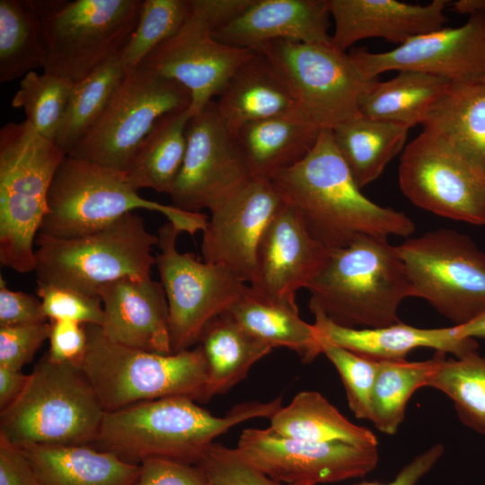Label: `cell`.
Masks as SVG:
<instances>
[{
	"mask_svg": "<svg viewBox=\"0 0 485 485\" xmlns=\"http://www.w3.org/2000/svg\"><path fill=\"white\" fill-rule=\"evenodd\" d=\"M126 75L118 55L75 84L55 140L66 154L93 129Z\"/></svg>",
	"mask_w": 485,
	"mask_h": 485,
	"instance_id": "e575fe53",
	"label": "cell"
},
{
	"mask_svg": "<svg viewBox=\"0 0 485 485\" xmlns=\"http://www.w3.org/2000/svg\"><path fill=\"white\" fill-rule=\"evenodd\" d=\"M181 232L167 222L158 229L155 265L168 304L172 353L198 343L207 324L226 312L248 286L229 269L177 250Z\"/></svg>",
	"mask_w": 485,
	"mask_h": 485,
	"instance_id": "4fadbf2b",
	"label": "cell"
},
{
	"mask_svg": "<svg viewBox=\"0 0 485 485\" xmlns=\"http://www.w3.org/2000/svg\"><path fill=\"white\" fill-rule=\"evenodd\" d=\"M30 378L21 370L0 367V410L10 406L22 392Z\"/></svg>",
	"mask_w": 485,
	"mask_h": 485,
	"instance_id": "816d5d0a",
	"label": "cell"
},
{
	"mask_svg": "<svg viewBox=\"0 0 485 485\" xmlns=\"http://www.w3.org/2000/svg\"><path fill=\"white\" fill-rule=\"evenodd\" d=\"M451 81L418 72L400 71L392 79L377 81L360 104L362 116L405 126L422 124Z\"/></svg>",
	"mask_w": 485,
	"mask_h": 485,
	"instance_id": "d6a6232c",
	"label": "cell"
},
{
	"mask_svg": "<svg viewBox=\"0 0 485 485\" xmlns=\"http://www.w3.org/2000/svg\"><path fill=\"white\" fill-rule=\"evenodd\" d=\"M48 340L46 355L50 360L80 366L88 343L85 325L69 321L50 322Z\"/></svg>",
	"mask_w": 485,
	"mask_h": 485,
	"instance_id": "bcb514c9",
	"label": "cell"
},
{
	"mask_svg": "<svg viewBox=\"0 0 485 485\" xmlns=\"http://www.w3.org/2000/svg\"><path fill=\"white\" fill-rule=\"evenodd\" d=\"M74 85L56 75L32 71L21 79L11 105L22 109L25 120L41 137L55 142Z\"/></svg>",
	"mask_w": 485,
	"mask_h": 485,
	"instance_id": "f35d334b",
	"label": "cell"
},
{
	"mask_svg": "<svg viewBox=\"0 0 485 485\" xmlns=\"http://www.w3.org/2000/svg\"><path fill=\"white\" fill-rule=\"evenodd\" d=\"M321 130L298 109L245 126L236 140L252 178L272 181L306 156Z\"/></svg>",
	"mask_w": 485,
	"mask_h": 485,
	"instance_id": "484cf974",
	"label": "cell"
},
{
	"mask_svg": "<svg viewBox=\"0 0 485 485\" xmlns=\"http://www.w3.org/2000/svg\"><path fill=\"white\" fill-rule=\"evenodd\" d=\"M252 0H190L214 30V33L238 17Z\"/></svg>",
	"mask_w": 485,
	"mask_h": 485,
	"instance_id": "681fc988",
	"label": "cell"
},
{
	"mask_svg": "<svg viewBox=\"0 0 485 485\" xmlns=\"http://www.w3.org/2000/svg\"><path fill=\"white\" fill-rule=\"evenodd\" d=\"M331 18L328 0H252L214 36L225 44L254 51L278 40L331 44Z\"/></svg>",
	"mask_w": 485,
	"mask_h": 485,
	"instance_id": "603a6c76",
	"label": "cell"
},
{
	"mask_svg": "<svg viewBox=\"0 0 485 485\" xmlns=\"http://www.w3.org/2000/svg\"><path fill=\"white\" fill-rule=\"evenodd\" d=\"M209 485H282L247 462L237 448L213 443L197 463Z\"/></svg>",
	"mask_w": 485,
	"mask_h": 485,
	"instance_id": "7bdbcfd3",
	"label": "cell"
},
{
	"mask_svg": "<svg viewBox=\"0 0 485 485\" xmlns=\"http://www.w3.org/2000/svg\"><path fill=\"white\" fill-rule=\"evenodd\" d=\"M45 47L39 19L25 0L0 1V82L42 68Z\"/></svg>",
	"mask_w": 485,
	"mask_h": 485,
	"instance_id": "d590c367",
	"label": "cell"
},
{
	"mask_svg": "<svg viewBox=\"0 0 485 485\" xmlns=\"http://www.w3.org/2000/svg\"><path fill=\"white\" fill-rule=\"evenodd\" d=\"M66 154L26 120L0 130V262L35 271V240L48 212V195Z\"/></svg>",
	"mask_w": 485,
	"mask_h": 485,
	"instance_id": "5b68a950",
	"label": "cell"
},
{
	"mask_svg": "<svg viewBox=\"0 0 485 485\" xmlns=\"http://www.w3.org/2000/svg\"><path fill=\"white\" fill-rule=\"evenodd\" d=\"M283 204L271 181L252 179L209 211L202 232L203 261L222 266L250 284L260 241Z\"/></svg>",
	"mask_w": 485,
	"mask_h": 485,
	"instance_id": "d6986e66",
	"label": "cell"
},
{
	"mask_svg": "<svg viewBox=\"0 0 485 485\" xmlns=\"http://www.w3.org/2000/svg\"><path fill=\"white\" fill-rule=\"evenodd\" d=\"M455 334L462 339L485 338V313L472 321L462 324L454 325Z\"/></svg>",
	"mask_w": 485,
	"mask_h": 485,
	"instance_id": "f5cc1de1",
	"label": "cell"
},
{
	"mask_svg": "<svg viewBox=\"0 0 485 485\" xmlns=\"http://www.w3.org/2000/svg\"><path fill=\"white\" fill-rule=\"evenodd\" d=\"M102 333L130 348L171 354L169 309L163 287L151 278H124L99 292Z\"/></svg>",
	"mask_w": 485,
	"mask_h": 485,
	"instance_id": "44dd1931",
	"label": "cell"
},
{
	"mask_svg": "<svg viewBox=\"0 0 485 485\" xmlns=\"http://www.w3.org/2000/svg\"><path fill=\"white\" fill-rule=\"evenodd\" d=\"M137 209L163 214L181 233L203 232L208 216L142 198L126 172L66 155L53 178L39 234L72 238L99 231Z\"/></svg>",
	"mask_w": 485,
	"mask_h": 485,
	"instance_id": "52a82bcc",
	"label": "cell"
},
{
	"mask_svg": "<svg viewBox=\"0 0 485 485\" xmlns=\"http://www.w3.org/2000/svg\"><path fill=\"white\" fill-rule=\"evenodd\" d=\"M198 345L207 364L209 400L246 378L251 366L273 349L249 333L228 312L207 324Z\"/></svg>",
	"mask_w": 485,
	"mask_h": 485,
	"instance_id": "f546056e",
	"label": "cell"
},
{
	"mask_svg": "<svg viewBox=\"0 0 485 485\" xmlns=\"http://www.w3.org/2000/svg\"><path fill=\"white\" fill-rule=\"evenodd\" d=\"M158 235L128 213L104 228L77 237L39 234L35 240L38 285L71 288L99 296L104 286L124 278H150Z\"/></svg>",
	"mask_w": 485,
	"mask_h": 485,
	"instance_id": "ba28073f",
	"label": "cell"
},
{
	"mask_svg": "<svg viewBox=\"0 0 485 485\" xmlns=\"http://www.w3.org/2000/svg\"><path fill=\"white\" fill-rule=\"evenodd\" d=\"M105 412L79 366L45 355L20 396L0 410V434L22 448L88 445L96 441Z\"/></svg>",
	"mask_w": 485,
	"mask_h": 485,
	"instance_id": "8992f818",
	"label": "cell"
},
{
	"mask_svg": "<svg viewBox=\"0 0 485 485\" xmlns=\"http://www.w3.org/2000/svg\"><path fill=\"white\" fill-rule=\"evenodd\" d=\"M321 348L322 354L332 363L341 378L349 409L357 419L370 420L371 398L379 361L327 343H322Z\"/></svg>",
	"mask_w": 485,
	"mask_h": 485,
	"instance_id": "60d3db41",
	"label": "cell"
},
{
	"mask_svg": "<svg viewBox=\"0 0 485 485\" xmlns=\"http://www.w3.org/2000/svg\"><path fill=\"white\" fill-rule=\"evenodd\" d=\"M269 419V428L287 437L378 445L369 428L349 421L323 395L314 391L298 392L288 405L282 406Z\"/></svg>",
	"mask_w": 485,
	"mask_h": 485,
	"instance_id": "4dcf8cb0",
	"label": "cell"
},
{
	"mask_svg": "<svg viewBox=\"0 0 485 485\" xmlns=\"http://www.w3.org/2000/svg\"><path fill=\"white\" fill-rule=\"evenodd\" d=\"M444 453V446L436 444L417 455L405 465L390 482L364 481L355 485H416L436 464Z\"/></svg>",
	"mask_w": 485,
	"mask_h": 485,
	"instance_id": "f907efd6",
	"label": "cell"
},
{
	"mask_svg": "<svg viewBox=\"0 0 485 485\" xmlns=\"http://www.w3.org/2000/svg\"><path fill=\"white\" fill-rule=\"evenodd\" d=\"M255 52L217 40L209 23L190 4V14L181 30L155 48L141 65L189 90L192 117L219 96Z\"/></svg>",
	"mask_w": 485,
	"mask_h": 485,
	"instance_id": "e0dca14e",
	"label": "cell"
},
{
	"mask_svg": "<svg viewBox=\"0 0 485 485\" xmlns=\"http://www.w3.org/2000/svg\"><path fill=\"white\" fill-rule=\"evenodd\" d=\"M139 464L134 485H209L206 473L197 464L163 458H147Z\"/></svg>",
	"mask_w": 485,
	"mask_h": 485,
	"instance_id": "f6af8a7d",
	"label": "cell"
},
{
	"mask_svg": "<svg viewBox=\"0 0 485 485\" xmlns=\"http://www.w3.org/2000/svg\"><path fill=\"white\" fill-rule=\"evenodd\" d=\"M411 287V297L426 300L454 322L485 313V251L466 234L439 228L396 245Z\"/></svg>",
	"mask_w": 485,
	"mask_h": 485,
	"instance_id": "30bf717a",
	"label": "cell"
},
{
	"mask_svg": "<svg viewBox=\"0 0 485 485\" xmlns=\"http://www.w3.org/2000/svg\"><path fill=\"white\" fill-rule=\"evenodd\" d=\"M310 235L329 251L361 235L409 237L413 221L362 192L339 153L331 130L322 129L312 150L271 181Z\"/></svg>",
	"mask_w": 485,
	"mask_h": 485,
	"instance_id": "6da1fadb",
	"label": "cell"
},
{
	"mask_svg": "<svg viewBox=\"0 0 485 485\" xmlns=\"http://www.w3.org/2000/svg\"><path fill=\"white\" fill-rule=\"evenodd\" d=\"M450 4L455 13L469 17L485 14V0H458Z\"/></svg>",
	"mask_w": 485,
	"mask_h": 485,
	"instance_id": "db71d44e",
	"label": "cell"
},
{
	"mask_svg": "<svg viewBox=\"0 0 485 485\" xmlns=\"http://www.w3.org/2000/svg\"><path fill=\"white\" fill-rule=\"evenodd\" d=\"M39 19L44 73L76 84L120 54L144 0H26Z\"/></svg>",
	"mask_w": 485,
	"mask_h": 485,
	"instance_id": "9c48e42d",
	"label": "cell"
},
{
	"mask_svg": "<svg viewBox=\"0 0 485 485\" xmlns=\"http://www.w3.org/2000/svg\"><path fill=\"white\" fill-rule=\"evenodd\" d=\"M189 14V0H144L137 24L119 54L127 74L174 36Z\"/></svg>",
	"mask_w": 485,
	"mask_h": 485,
	"instance_id": "ab89813d",
	"label": "cell"
},
{
	"mask_svg": "<svg viewBox=\"0 0 485 485\" xmlns=\"http://www.w3.org/2000/svg\"><path fill=\"white\" fill-rule=\"evenodd\" d=\"M330 251L308 233L295 210L284 204L258 246L251 289L275 301L295 303L327 260Z\"/></svg>",
	"mask_w": 485,
	"mask_h": 485,
	"instance_id": "ffe728a7",
	"label": "cell"
},
{
	"mask_svg": "<svg viewBox=\"0 0 485 485\" xmlns=\"http://www.w3.org/2000/svg\"><path fill=\"white\" fill-rule=\"evenodd\" d=\"M309 308L348 328H379L399 322L401 302L411 287L396 246L388 237L361 235L330 251L311 281Z\"/></svg>",
	"mask_w": 485,
	"mask_h": 485,
	"instance_id": "3957f363",
	"label": "cell"
},
{
	"mask_svg": "<svg viewBox=\"0 0 485 485\" xmlns=\"http://www.w3.org/2000/svg\"><path fill=\"white\" fill-rule=\"evenodd\" d=\"M436 366L428 387L439 390L453 401L460 420L485 434V355L478 351L463 357L446 359L436 353Z\"/></svg>",
	"mask_w": 485,
	"mask_h": 485,
	"instance_id": "8d00e7d4",
	"label": "cell"
},
{
	"mask_svg": "<svg viewBox=\"0 0 485 485\" xmlns=\"http://www.w3.org/2000/svg\"><path fill=\"white\" fill-rule=\"evenodd\" d=\"M281 407L279 396L239 403L217 417L184 396L146 401L105 412L94 444L131 463L163 458L197 464L218 436L248 419H270Z\"/></svg>",
	"mask_w": 485,
	"mask_h": 485,
	"instance_id": "7a4b0ae2",
	"label": "cell"
},
{
	"mask_svg": "<svg viewBox=\"0 0 485 485\" xmlns=\"http://www.w3.org/2000/svg\"><path fill=\"white\" fill-rule=\"evenodd\" d=\"M237 450L262 473L287 485H318L361 478L379 460L378 445L315 442L278 435L272 428L243 429Z\"/></svg>",
	"mask_w": 485,
	"mask_h": 485,
	"instance_id": "9a60e30c",
	"label": "cell"
},
{
	"mask_svg": "<svg viewBox=\"0 0 485 485\" xmlns=\"http://www.w3.org/2000/svg\"><path fill=\"white\" fill-rule=\"evenodd\" d=\"M320 344L327 343L376 361L405 360L419 348L449 353L460 358L477 352L475 339H462L454 327L419 328L401 322L379 328H348L314 315Z\"/></svg>",
	"mask_w": 485,
	"mask_h": 485,
	"instance_id": "cb8c5ba5",
	"label": "cell"
},
{
	"mask_svg": "<svg viewBox=\"0 0 485 485\" xmlns=\"http://www.w3.org/2000/svg\"><path fill=\"white\" fill-rule=\"evenodd\" d=\"M88 343L80 367L106 412L172 396L207 402L208 369L200 345L160 354L110 340L85 325Z\"/></svg>",
	"mask_w": 485,
	"mask_h": 485,
	"instance_id": "277c9868",
	"label": "cell"
},
{
	"mask_svg": "<svg viewBox=\"0 0 485 485\" xmlns=\"http://www.w3.org/2000/svg\"><path fill=\"white\" fill-rule=\"evenodd\" d=\"M302 110L321 128L332 130L359 116L361 101L377 78L367 77L350 53L332 43L278 40L260 46Z\"/></svg>",
	"mask_w": 485,
	"mask_h": 485,
	"instance_id": "8fae6325",
	"label": "cell"
},
{
	"mask_svg": "<svg viewBox=\"0 0 485 485\" xmlns=\"http://www.w3.org/2000/svg\"><path fill=\"white\" fill-rule=\"evenodd\" d=\"M410 128L359 116L331 130L336 147L360 189L375 181L403 148Z\"/></svg>",
	"mask_w": 485,
	"mask_h": 485,
	"instance_id": "1f68e13d",
	"label": "cell"
},
{
	"mask_svg": "<svg viewBox=\"0 0 485 485\" xmlns=\"http://www.w3.org/2000/svg\"><path fill=\"white\" fill-rule=\"evenodd\" d=\"M37 295L48 321L98 326L102 323L103 307L100 296L52 285H38Z\"/></svg>",
	"mask_w": 485,
	"mask_h": 485,
	"instance_id": "b9f144b4",
	"label": "cell"
},
{
	"mask_svg": "<svg viewBox=\"0 0 485 485\" xmlns=\"http://www.w3.org/2000/svg\"><path fill=\"white\" fill-rule=\"evenodd\" d=\"M215 101L235 138L251 123L301 109L270 61L257 51L237 69Z\"/></svg>",
	"mask_w": 485,
	"mask_h": 485,
	"instance_id": "d4e9b609",
	"label": "cell"
},
{
	"mask_svg": "<svg viewBox=\"0 0 485 485\" xmlns=\"http://www.w3.org/2000/svg\"><path fill=\"white\" fill-rule=\"evenodd\" d=\"M351 57L369 78L388 71H418L451 82L485 73V14L469 17L456 28H441L414 37L392 50L357 49Z\"/></svg>",
	"mask_w": 485,
	"mask_h": 485,
	"instance_id": "ac0fdd59",
	"label": "cell"
},
{
	"mask_svg": "<svg viewBox=\"0 0 485 485\" xmlns=\"http://www.w3.org/2000/svg\"><path fill=\"white\" fill-rule=\"evenodd\" d=\"M189 109L162 117L140 144L126 172L136 190L148 188L170 194L181 171L187 148Z\"/></svg>",
	"mask_w": 485,
	"mask_h": 485,
	"instance_id": "836d02e7",
	"label": "cell"
},
{
	"mask_svg": "<svg viewBox=\"0 0 485 485\" xmlns=\"http://www.w3.org/2000/svg\"><path fill=\"white\" fill-rule=\"evenodd\" d=\"M0 485H40L22 447L0 434Z\"/></svg>",
	"mask_w": 485,
	"mask_h": 485,
	"instance_id": "c3c4849f",
	"label": "cell"
},
{
	"mask_svg": "<svg viewBox=\"0 0 485 485\" xmlns=\"http://www.w3.org/2000/svg\"><path fill=\"white\" fill-rule=\"evenodd\" d=\"M436 356L426 361H379L371 398L370 420L383 433H396L415 391L428 387Z\"/></svg>",
	"mask_w": 485,
	"mask_h": 485,
	"instance_id": "74e56055",
	"label": "cell"
},
{
	"mask_svg": "<svg viewBox=\"0 0 485 485\" xmlns=\"http://www.w3.org/2000/svg\"><path fill=\"white\" fill-rule=\"evenodd\" d=\"M190 104L182 84L140 65L127 74L101 119L67 155L127 172L155 123Z\"/></svg>",
	"mask_w": 485,
	"mask_h": 485,
	"instance_id": "7c38bea8",
	"label": "cell"
},
{
	"mask_svg": "<svg viewBox=\"0 0 485 485\" xmlns=\"http://www.w3.org/2000/svg\"><path fill=\"white\" fill-rule=\"evenodd\" d=\"M399 185L415 206L485 225V174L440 136L423 129L403 149Z\"/></svg>",
	"mask_w": 485,
	"mask_h": 485,
	"instance_id": "5bb4252c",
	"label": "cell"
},
{
	"mask_svg": "<svg viewBox=\"0 0 485 485\" xmlns=\"http://www.w3.org/2000/svg\"><path fill=\"white\" fill-rule=\"evenodd\" d=\"M40 485H134L140 464L89 445L23 447Z\"/></svg>",
	"mask_w": 485,
	"mask_h": 485,
	"instance_id": "4316f807",
	"label": "cell"
},
{
	"mask_svg": "<svg viewBox=\"0 0 485 485\" xmlns=\"http://www.w3.org/2000/svg\"><path fill=\"white\" fill-rule=\"evenodd\" d=\"M50 322L0 327V367L21 370L49 336Z\"/></svg>",
	"mask_w": 485,
	"mask_h": 485,
	"instance_id": "ee69618b",
	"label": "cell"
},
{
	"mask_svg": "<svg viewBox=\"0 0 485 485\" xmlns=\"http://www.w3.org/2000/svg\"><path fill=\"white\" fill-rule=\"evenodd\" d=\"M485 174V73L451 82L422 122Z\"/></svg>",
	"mask_w": 485,
	"mask_h": 485,
	"instance_id": "83f0119b",
	"label": "cell"
},
{
	"mask_svg": "<svg viewBox=\"0 0 485 485\" xmlns=\"http://www.w3.org/2000/svg\"><path fill=\"white\" fill-rule=\"evenodd\" d=\"M39 296L7 288L0 278V327L47 322Z\"/></svg>",
	"mask_w": 485,
	"mask_h": 485,
	"instance_id": "7dc6e473",
	"label": "cell"
},
{
	"mask_svg": "<svg viewBox=\"0 0 485 485\" xmlns=\"http://www.w3.org/2000/svg\"><path fill=\"white\" fill-rule=\"evenodd\" d=\"M334 31L331 42L346 51L356 42L380 38L399 45L444 28L450 2L414 4L397 0H328Z\"/></svg>",
	"mask_w": 485,
	"mask_h": 485,
	"instance_id": "7402d4cb",
	"label": "cell"
},
{
	"mask_svg": "<svg viewBox=\"0 0 485 485\" xmlns=\"http://www.w3.org/2000/svg\"><path fill=\"white\" fill-rule=\"evenodd\" d=\"M226 312L256 339L272 348L284 347L295 351L304 363H311L322 354L314 324L300 317L295 303L265 298L248 286Z\"/></svg>",
	"mask_w": 485,
	"mask_h": 485,
	"instance_id": "f1b7e54d",
	"label": "cell"
},
{
	"mask_svg": "<svg viewBox=\"0 0 485 485\" xmlns=\"http://www.w3.org/2000/svg\"><path fill=\"white\" fill-rule=\"evenodd\" d=\"M186 136L183 163L169 194L175 207L191 213L210 211L253 179L215 101L190 118Z\"/></svg>",
	"mask_w": 485,
	"mask_h": 485,
	"instance_id": "2e32d148",
	"label": "cell"
}]
</instances>
